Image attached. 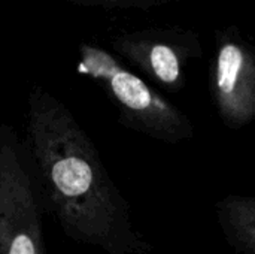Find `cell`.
Wrapping results in <instances>:
<instances>
[{
  "instance_id": "cell-7",
  "label": "cell",
  "mask_w": 255,
  "mask_h": 254,
  "mask_svg": "<svg viewBox=\"0 0 255 254\" xmlns=\"http://www.w3.org/2000/svg\"><path fill=\"white\" fill-rule=\"evenodd\" d=\"M70 3L82 7H100V9H118V10H151L163 7L181 0H69Z\"/></svg>"
},
{
  "instance_id": "cell-1",
  "label": "cell",
  "mask_w": 255,
  "mask_h": 254,
  "mask_svg": "<svg viewBox=\"0 0 255 254\" xmlns=\"http://www.w3.org/2000/svg\"><path fill=\"white\" fill-rule=\"evenodd\" d=\"M27 147L39 187L64 234L106 254H146L128 204L70 109L34 85L27 97Z\"/></svg>"
},
{
  "instance_id": "cell-4",
  "label": "cell",
  "mask_w": 255,
  "mask_h": 254,
  "mask_svg": "<svg viewBox=\"0 0 255 254\" xmlns=\"http://www.w3.org/2000/svg\"><path fill=\"white\" fill-rule=\"evenodd\" d=\"M111 48L121 61L170 93L185 88L188 64L203 55L199 31L182 25L121 30L111 39Z\"/></svg>"
},
{
  "instance_id": "cell-5",
  "label": "cell",
  "mask_w": 255,
  "mask_h": 254,
  "mask_svg": "<svg viewBox=\"0 0 255 254\" xmlns=\"http://www.w3.org/2000/svg\"><path fill=\"white\" fill-rule=\"evenodd\" d=\"M209 87L218 115L232 129L255 117V51L236 25L215 31Z\"/></svg>"
},
{
  "instance_id": "cell-2",
  "label": "cell",
  "mask_w": 255,
  "mask_h": 254,
  "mask_svg": "<svg viewBox=\"0 0 255 254\" xmlns=\"http://www.w3.org/2000/svg\"><path fill=\"white\" fill-rule=\"evenodd\" d=\"M78 73L88 76L118 109L120 123L152 139L176 145L194 136L191 120L114 52L82 42Z\"/></svg>"
},
{
  "instance_id": "cell-3",
  "label": "cell",
  "mask_w": 255,
  "mask_h": 254,
  "mask_svg": "<svg viewBox=\"0 0 255 254\" xmlns=\"http://www.w3.org/2000/svg\"><path fill=\"white\" fill-rule=\"evenodd\" d=\"M13 132L0 124V254H46L33 174Z\"/></svg>"
},
{
  "instance_id": "cell-6",
  "label": "cell",
  "mask_w": 255,
  "mask_h": 254,
  "mask_svg": "<svg viewBox=\"0 0 255 254\" xmlns=\"http://www.w3.org/2000/svg\"><path fill=\"white\" fill-rule=\"evenodd\" d=\"M221 231L233 250L255 254V199L253 196L229 195L217 204Z\"/></svg>"
}]
</instances>
